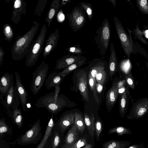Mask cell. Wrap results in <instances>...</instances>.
Returning a JSON list of instances; mask_svg holds the SVG:
<instances>
[{"mask_svg":"<svg viewBox=\"0 0 148 148\" xmlns=\"http://www.w3.org/2000/svg\"><path fill=\"white\" fill-rule=\"evenodd\" d=\"M0 148H10L8 143L2 140H0Z\"/></svg>","mask_w":148,"mask_h":148,"instance_id":"bcb514c9","label":"cell"},{"mask_svg":"<svg viewBox=\"0 0 148 148\" xmlns=\"http://www.w3.org/2000/svg\"><path fill=\"white\" fill-rule=\"evenodd\" d=\"M66 50L69 53L75 55H80L83 51L79 45H74L68 48Z\"/></svg>","mask_w":148,"mask_h":148,"instance_id":"f35d334b","label":"cell"},{"mask_svg":"<svg viewBox=\"0 0 148 148\" xmlns=\"http://www.w3.org/2000/svg\"><path fill=\"white\" fill-rule=\"evenodd\" d=\"M40 120L34 123L31 128L17 140V144L21 145L36 144L41 139L42 134Z\"/></svg>","mask_w":148,"mask_h":148,"instance_id":"8992f818","label":"cell"},{"mask_svg":"<svg viewBox=\"0 0 148 148\" xmlns=\"http://www.w3.org/2000/svg\"><path fill=\"white\" fill-rule=\"evenodd\" d=\"M48 0H39L34 12V16H40L43 12Z\"/></svg>","mask_w":148,"mask_h":148,"instance_id":"836d02e7","label":"cell"},{"mask_svg":"<svg viewBox=\"0 0 148 148\" xmlns=\"http://www.w3.org/2000/svg\"><path fill=\"white\" fill-rule=\"evenodd\" d=\"M146 66H147V71H148V63H147Z\"/></svg>","mask_w":148,"mask_h":148,"instance_id":"db71d44e","label":"cell"},{"mask_svg":"<svg viewBox=\"0 0 148 148\" xmlns=\"http://www.w3.org/2000/svg\"><path fill=\"white\" fill-rule=\"evenodd\" d=\"M83 56L81 55H71L69 53L64 55L57 60L55 69H64L81 59Z\"/></svg>","mask_w":148,"mask_h":148,"instance_id":"9a60e30c","label":"cell"},{"mask_svg":"<svg viewBox=\"0 0 148 148\" xmlns=\"http://www.w3.org/2000/svg\"><path fill=\"white\" fill-rule=\"evenodd\" d=\"M60 3V0H53L51 4L45 20L47 23L49 27H50L52 22L58 12Z\"/></svg>","mask_w":148,"mask_h":148,"instance_id":"603a6c76","label":"cell"},{"mask_svg":"<svg viewBox=\"0 0 148 148\" xmlns=\"http://www.w3.org/2000/svg\"><path fill=\"white\" fill-rule=\"evenodd\" d=\"M13 77L12 73L5 72L0 80V98L6 94L11 86L14 84Z\"/></svg>","mask_w":148,"mask_h":148,"instance_id":"ac0fdd59","label":"cell"},{"mask_svg":"<svg viewBox=\"0 0 148 148\" xmlns=\"http://www.w3.org/2000/svg\"><path fill=\"white\" fill-rule=\"evenodd\" d=\"M74 123L79 132L82 134L86 128L85 122L82 114L79 113L75 112Z\"/></svg>","mask_w":148,"mask_h":148,"instance_id":"f1b7e54d","label":"cell"},{"mask_svg":"<svg viewBox=\"0 0 148 148\" xmlns=\"http://www.w3.org/2000/svg\"><path fill=\"white\" fill-rule=\"evenodd\" d=\"M95 128L97 137L99 138L102 129V125L101 121L98 120L95 123Z\"/></svg>","mask_w":148,"mask_h":148,"instance_id":"7bdbcfd3","label":"cell"},{"mask_svg":"<svg viewBox=\"0 0 148 148\" xmlns=\"http://www.w3.org/2000/svg\"><path fill=\"white\" fill-rule=\"evenodd\" d=\"M103 85L101 84L96 83V88L97 90L99 93H101L102 90L103 88Z\"/></svg>","mask_w":148,"mask_h":148,"instance_id":"7dc6e473","label":"cell"},{"mask_svg":"<svg viewBox=\"0 0 148 148\" xmlns=\"http://www.w3.org/2000/svg\"><path fill=\"white\" fill-rule=\"evenodd\" d=\"M88 83L91 90L92 91L95 99L97 103H99L96 88V81L95 78L93 77L90 73L88 75Z\"/></svg>","mask_w":148,"mask_h":148,"instance_id":"f546056e","label":"cell"},{"mask_svg":"<svg viewBox=\"0 0 148 148\" xmlns=\"http://www.w3.org/2000/svg\"><path fill=\"white\" fill-rule=\"evenodd\" d=\"M14 84L11 86L4 95V99L1 100L8 111V114L13 110L18 108L20 103V98L17 89L15 85Z\"/></svg>","mask_w":148,"mask_h":148,"instance_id":"9c48e42d","label":"cell"},{"mask_svg":"<svg viewBox=\"0 0 148 148\" xmlns=\"http://www.w3.org/2000/svg\"><path fill=\"white\" fill-rule=\"evenodd\" d=\"M79 132L74 123L68 130L64 138V144L71 145L76 143L79 140Z\"/></svg>","mask_w":148,"mask_h":148,"instance_id":"7402d4cb","label":"cell"},{"mask_svg":"<svg viewBox=\"0 0 148 148\" xmlns=\"http://www.w3.org/2000/svg\"><path fill=\"white\" fill-rule=\"evenodd\" d=\"M5 54L3 47H0V66L2 64L3 61V57Z\"/></svg>","mask_w":148,"mask_h":148,"instance_id":"f6af8a7d","label":"cell"},{"mask_svg":"<svg viewBox=\"0 0 148 148\" xmlns=\"http://www.w3.org/2000/svg\"><path fill=\"white\" fill-rule=\"evenodd\" d=\"M67 101L64 96L52 92L40 97L35 105L38 108H45L49 112L56 115L67 106Z\"/></svg>","mask_w":148,"mask_h":148,"instance_id":"7a4b0ae2","label":"cell"},{"mask_svg":"<svg viewBox=\"0 0 148 148\" xmlns=\"http://www.w3.org/2000/svg\"><path fill=\"white\" fill-rule=\"evenodd\" d=\"M80 5L87 13L88 19L91 20L93 15L94 11L92 5L89 3L83 1L80 3Z\"/></svg>","mask_w":148,"mask_h":148,"instance_id":"e575fe53","label":"cell"},{"mask_svg":"<svg viewBox=\"0 0 148 148\" xmlns=\"http://www.w3.org/2000/svg\"><path fill=\"white\" fill-rule=\"evenodd\" d=\"M86 58L83 56L81 59L75 62L68 67L64 69L60 72L61 75L65 77L73 70L76 69L84 64Z\"/></svg>","mask_w":148,"mask_h":148,"instance_id":"4316f807","label":"cell"},{"mask_svg":"<svg viewBox=\"0 0 148 148\" xmlns=\"http://www.w3.org/2000/svg\"><path fill=\"white\" fill-rule=\"evenodd\" d=\"M12 135V130L8 126L3 118L0 120V139L3 138L4 133Z\"/></svg>","mask_w":148,"mask_h":148,"instance_id":"4dcf8cb0","label":"cell"},{"mask_svg":"<svg viewBox=\"0 0 148 148\" xmlns=\"http://www.w3.org/2000/svg\"><path fill=\"white\" fill-rule=\"evenodd\" d=\"M137 4L141 12L145 14H148V2L147 0H137Z\"/></svg>","mask_w":148,"mask_h":148,"instance_id":"ab89813d","label":"cell"},{"mask_svg":"<svg viewBox=\"0 0 148 148\" xmlns=\"http://www.w3.org/2000/svg\"><path fill=\"white\" fill-rule=\"evenodd\" d=\"M13 122L16 124L18 128H21L23 121V117L20 108L13 110L9 114Z\"/></svg>","mask_w":148,"mask_h":148,"instance_id":"484cf974","label":"cell"},{"mask_svg":"<svg viewBox=\"0 0 148 148\" xmlns=\"http://www.w3.org/2000/svg\"><path fill=\"white\" fill-rule=\"evenodd\" d=\"M75 122V115L72 112L63 114L55 123L53 129L62 134L65 131L72 125Z\"/></svg>","mask_w":148,"mask_h":148,"instance_id":"8fae6325","label":"cell"},{"mask_svg":"<svg viewBox=\"0 0 148 148\" xmlns=\"http://www.w3.org/2000/svg\"><path fill=\"white\" fill-rule=\"evenodd\" d=\"M111 37V30L107 18L102 21L95 32L94 41L102 58H104L108 50Z\"/></svg>","mask_w":148,"mask_h":148,"instance_id":"3957f363","label":"cell"},{"mask_svg":"<svg viewBox=\"0 0 148 148\" xmlns=\"http://www.w3.org/2000/svg\"><path fill=\"white\" fill-rule=\"evenodd\" d=\"M116 133L119 135L125 134H130L131 132L128 128L122 126H118L111 129L109 131V134Z\"/></svg>","mask_w":148,"mask_h":148,"instance_id":"8d00e7d4","label":"cell"},{"mask_svg":"<svg viewBox=\"0 0 148 148\" xmlns=\"http://www.w3.org/2000/svg\"><path fill=\"white\" fill-rule=\"evenodd\" d=\"M77 77V86L83 98L87 101H89L87 73L81 70Z\"/></svg>","mask_w":148,"mask_h":148,"instance_id":"e0dca14e","label":"cell"},{"mask_svg":"<svg viewBox=\"0 0 148 148\" xmlns=\"http://www.w3.org/2000/svg\"><path fill=\"white\" fill-rule=\"evenodd\" d=\"M97 83L103 85L106 78V71L104 70L99 72L95 77Z\"/></svg>","mask_w":148,"mask_h":148,"instance_id":"b9f144b4","label":"cell"},{"mask_svg":"<svg viewBox=\"0 0 148 148\" xmlns=\"http://www.w3.org/2000/svg\"><path fill=\"white\" fill-rule=\"evenodd\" d=\"M87 140L85 137H83L79 139L76 143L71 145L63 144L60 148H80L85 146L87 143Z\"/></svg>","mask_w":148,"mask_h":148,"instance_id":"d6a6232c","label":"cell"},{"mask_svg":"<svg viewBox=\"0 0 148 148\" xmlns=\"http://www.w3.org/2000/svg\"><path fill=\"white\" fill-rule=\"evenodd\" d=\"M53 114H52L51 116L48 121L45 134L40 143L35 148H47L53 130L54 121L53 119Z\"/></svg>","mask_w":148,"mask_h":148,"instance_id":"d6986e66","label":"cell"},{"mask_svg":"<svg viewBox=\"0 0 148 148\" xmlns=\"http://www.w3.org/2000/svg\"><path fill=\"white\" fill-rule=\"evenodd\" d=\"M84 118L85 124L87 126L89 133L91 136L93 138L95 130L94 114L91 113L90 116L88 114L86 113L84 114Z\"/></svg>","mask_w":148,"mask_h":148,"instance_id":"83f0119b","label":"cell"},{"mask_svg":"<svg viewBox=\"0 0 148 148\" xmlns=\"http://www.w3.org/2000/svg\"><path fill=\"white\" fill-rule=\"evenodd\" d=\"M59 38V32L58 29L55 30L49 35L43 50V55L44 59L49 55L56 47Z\"/></svg>","mask_w":148,"mask_h":148,"instance_id":"4fadbf2b","label":"cell"},{"mask_svg":"<svg viewBox=\"0 0 148 148\" xmlns=\"http://www.w3.org/2000/svg\"><path fill=\"white\" fill-rule=\"evenodd\" d=\"M3 31L5 39L10 42L13 39L14 36L12 27L10 24L6 23L3 26Z\"/></svg>","mask_w":148,"mask_h":148,"instance_id":"1f68e13d","label":"cell"},{"mask_svg":"<svg viewBox=\"0 0 148 148\" xmlns=\"http://www.w3.org/2000/svg\"><path fill=\"white\" fill-rule=\"evenodd\" d=\"M126 144L124 143L112 140L106 143L103 148H124Z\"/></svg>","mask_w":148,"mask_h":148,"instance_id":"d590c367","label":"cell"},{"mask_svg":"<svg viewBox=\"0 0 148 148\" xmlns=\"http://www.w3.org/2000/svg\"><path fill=\"white\" fill-rule=\"evenodd\" d=\"M15 85L19 95L21 105L23 111L25 112L27 108L28 94L26 89L22 84L20 77L17 72H15Z\"/></svg>","mask_w":148,"mask_h":148,"instance_id":"5bb4252c","label":"cell"},{"mask_svg":"<svg viewBox=\"0 0 148 148\" xmlns=\"http://www.w3.org/2000/svg\"><path fill=\"white\" fill-rule=\"evenodd\" d=\"M110 55L109 60V68L111 80L117 69V58L113 42L110 46Z\"/></svg>","mask_w":148,"mask_h":148,"instance_id":"cb8c5ba5","label":"cell"},{"mask_svg":"<svg viewBox=\"0 0 148 148\" xmlns=\"http://www.w3.org/2000/svg\"><path fill=\"white\" fill-rule=\"evenodd\" d=\"M62 134L53 130L47 148H59L61 146Z\"/></svg>","mask_w":148,"mask_h":148,"instance_id":"d4e9b609","label":"cell"},{"mask_svg":"<svg viewBox=\"0 0 148 148\" xmlns=\"http://www.w3.org/2000/svg\"><path fill=\"white\" fill-rule=\"evenodd\" d=\"M139 146L137 145H134L128 148H138Z\"/></svg>","mask_w":148,"mask_h":148,"instance_id":"f5cc1de1","label":"cell"},{"mask_svg":"<svg viewBox=\"0 0 148 148\" xmlns=\"http://www.w3.org/2000/svg\"><path fill=\"white\" fill-rule=\"evenodd\" d=\"M143 33L145 37L148 39V30H145Z\"/></svg>","mask_w":148,"mask_h":148,"instance_id":"681fc988","label":"cell"},{"mask_svg":"<svg viewBox=\"0 0 148 148\" xmlns=\"http://www.w3.org/2000/svg\"><path fill=\"white\" fill-rule=\"evenodd\" d=\"M66 17L69 26L74 32L82 28L86 21V12L80 5H76Z\"/></svg>","mask_w":148,"mask_h":148,"instance_id":"52a82bcc","label":"cell"},{"mask_svg":"<svg viewBox=\"0 0 148 148\" xmlns=\"http://www.w3.org/2000/svg\"><path fill=\"white\" fill-rule=\"evenodd\" d=\"M65 16L62 9H61L58 12L57 15V19L60 23H62L65 19Z\"/></svg>","mask_w":148,"mask_h":148,"instance_id":"ee69618b","label":"cell"},{"mask_svg":"<svg viewBox=\"0 0 148 148\" xmlns=\"http://www.w3.org/2000/svg\"><path fill=\"white\" fill-rule=\"evenodd\" d=\"M114 21L116 31L120 40L122 47L128 58L130 59L131 53L133 51V45L130 37L125 30L120 21L116 16Z\"/></svg>","mask_w":148,"mask_h":148,"instance_id":"ba28073f","label":"cell"},{"mask_svg":"<svg viewBox=\"0 0 148 148\" xmlns=\"http://www.w3.org/2000/svg\"><path fill=\"white\" fill-rule=\"evenodd\" d=\"M125 81L127 85L131 89H135V82L134 78L131 72L129 71L126 74L125 76Z\"/></svg>","mask_w":148,"mask_h":148,"instance_id":"74e56055","label":"cell"},{"mask_svg":"<svg viewBox=\"0 0 148 148\" xmlns=\"http://www.w3.org/2000/svg\"><path fill=\"white\" fill-rule=\"evenodd\" d=\"M148 113V98H142L132 103L129 114V119H138Z\"/></svg>","mask_w":148,"mask_h":148,"instance_id":"30bf717a","label":"cell"},{"mask_svg":"<svg viewBox=\"0 0 148 148\" xmlns=\"http://www.w3.org/2000/svg\"><path fill=\"white\" fill-rule=\"evenodd\" d=\"M92 145L90 144L87 143L84 148H92Z\"/></svg>","mask_w":148,"mask_h":148,"instance_id":"816d5d0a","label":"cell"},{"mask_svg":"<svg viewBox=\"0 0 148 148\" xmlns=\"http://www.w3.org/2000/svg\"><path fill=\"white\" fill-rule=\"evenodd\" d=\"M119 89L118 82L113 84L112 86L108 90L106 95V102L107 106L112 107L115 104L119 93Z\"/></svg>","mask_w":148,"mask_h":148,"instance_id":"ffe728a7","label":"cell"},{"mask_svg":"<svg viewBox=\"0 0 148 148\" xmlns=\"http://www.w3.org/2000/svg\"><path fill=\"white\" fill-rule=\"evenodd\" d=\"M108 1L110 2L113 4V6L115 7L116 5V0H108Z\"/></svg>","mask_w":148,"mask_h":148,"instance_id":"f907efd6","label":"cell"},{"mask_svg":"<svg viewBox=\"0 0 148 148\" xmlns=\"http://www.w3.org/2000/svg\"><path fill=\"white\" fill-rule=\"evenodd\" d=\"M47 30L46 24L43 25L37 38L32 44L26 56L25 64L27 67L35 64L42 52Z\"/></svg>","mask_w":148,"mask_h":148,"instance_id":"277c9868","label":"cell"},{"mask_svg":"<svg viewBox=\"0 0 148 148\" xmlns=\"http://www.w3.org/2000/svg\"><path fill=\"white\" fill-rule=\"evenodd\" d=\"M64 77L62 76L60 72L57 73L55 70L48 75L46 79L45 86L48 90L55 88L56 90H60V84Z\"/></svg>","mask_w":148,"mask_h":148,"instance_id":"2e32d148","label":"cell"},{"mask_svg":"<svg viewBox=\"0 0 148 148\" xmlns=\"http://www.w3.org/2000/svg\"><path fill=\"white\" fill-rule=\"evenodd\" d=\"M138 22L137 25L133 31V33L136 37L145 44H147V41L144 39L143 36V34L138 27Z\"/></svg>","mask_w":148,"mask_h":148,"instance_id":"60d3db41","label":"cell"},{"mask_svg":"<svg viewBox=\"0 0 148 148\" xmlns=\"http://www.w3.org/2000/svg\"><path fill=\"white\" fill-rule=\"evenodd\" d=\"M49 65L42 61L32 74L31 90L34 95L38 94L42 87L47 75Z\"/></svg>","mask_w":148,"mask_h":148,"instance_id":"5b68a950","label":"cell"},{"mask_svg":"<svg viewBox=\"0 0 148 148\" xmlns=\"http://www.w3.org/2000/svg\"><path fill=\"white\" fill-rule=\"evenodd\" d=\"M26 2L23 0L13 1L11 21L18 24L21 21L22 15L26 14Z\"/></svg>","mask_w":148,"mask_h":148,"instance_id":"7c38bea8","label":"cell"},{"mask_svg":"<svg viewBox=\"0 0 148 148\" xmlns=\"http://www.w3.org/2000/svg\"><path fill=\"white\" fill-rule=\"evenodd\" d=\"M40 24L34 21L30 29L23 35H19L10 50L12 58L18 61L27 55L38 30Z\"/></svg>","mask_w":148,"mask_h":148,"instance_id":"6da1fadb","label":"cell"},{"mask_svg":"<svg viewBox=\"0 0 148 148\" xmlns=\"http://www.w3.org/2000/svg\"><path fill=\"white\" fill-rule=\"evenodd\" d=\"M128 87H127L125 90L121 93L120 98L119 113L122 117L124 116L127 112L130 98L132 103L134 102V100L130 94Z\"/></svg>","mask_w":148,"mask_h":148,"instance_id":"44dd1931","label":"cell"},{"mask_svg":"<svg viewBox=\"0 0 148 148\" xmlns=\"http://www.w3.org/2000/svg\"><path fill=\"white\" fill-rule=\"evenodd\" d=\"M70 1L71 0H62V3L60 4V7H61L64 5H66L68 2H70Z\"/></svg>","mask_w":148,"mask_h":148,"instance_id":"c3c4849f","label":"cell"}]
</instances>
